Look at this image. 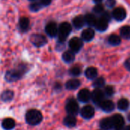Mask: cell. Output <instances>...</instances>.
I'll return each mask as SVG.
<instances>
[{
    "label": "cell",
    "mask_w": 130,
    "mask_h": 130,
    "mask_svg": "<svg viewBox=\"0 0 130 130\" xmlns=\"http://www.w3.org/2000/svg\"><path fill=\"white\" fill-rule=\"evenodd\" d=\"M113 17L117 20V21H123L126 18V10L122 8V7H118L116 8L113 11Z\"/></svg>",
    "instance_id": "cell-10"
},
{
    "label": "cell",
    "mask_w": 130,
    "mask_h": 130,
    "mask_svg": "<svg viewBox=\"0 0 130 130\" xmlns=\"http://www.w3.org/2000/svg\"><path fill=\"white\" fill-rule=\"evenodd\" d=\"M30 1H37V0H30Z\"/></svg>",
    "instance_id": "cell-39"
},
{
    "label": "cell",
    "mask_w": 130,
    "mask_h": 130,
    "mask_svg": "<svg viewBox=\"0 0 130 130\" xmlns=\"http://www.w3.org/2000/svg\"><path fill=\"white\" fill-rule=\"evenodd\" d=\"M14 92L11 90H6V91H4L2 94H1V96H0V98L2 101L4 102H8V101H11L13 100L14 98Z\"/></svg>",
    "instance_id": "cell-20"
},
{
    "label": "cell",
    "mask_w": 130,
    "mask_h": 130,
    "mask_svg": "<svg viewBox=\"0 0 130 130\" xmlns=\"http://www.w3.org/2000/svg\"><path fill=\"white\" fill-rule=\"evenodd\" d=\"M69 46L70 48V50L72 51L74 53H78L82 48V46H83V42L78 37H73V38H72L69 40Z\"/></svg>",
    "instance_id": "cell-6"
},
{
    "label": "cell",
    "mask_w": 130,
    "mask_h": 130,
    "mask_svg": "<svg viewBox=\"0 0 130 130\" xmlns=\"http://www.w3.org/2000/svg\"><path fill=\"white\" fill-rule=\"evenodd\" d=\"M108 41H109V43L113 45V46H118L121 42V39L118 35L112 34V35L110 36V37L108 39Z\"/></svg>",
    "instance_id": "cell-27"
},
{
    "label": "cell",
    "mask_w": 130,
    "mask_h": 130,
    "mask_svg": "<svg viewBox=\"0 0 130 130\" xmlns=\"http://www.w3.org/2000/svg\"><path fill=\"white\" fill-rule=\"evenodd\" d=\"M124 130H130V126H126L125 129H124Z\"/></svg>",
    "instance_id": "cell-38"
},
{
    "label": "cell",
    "mask_w": 130,
    "mask_h": 130,
    "mask_svg": "<svg viewBox=\"0 0 130 130\" xmlns=\"http://www.w3.org/2000/svg\"><path fill=\"white\" fill-rule=\"evenodd\" d=\"M72 31V26L68 22H63L62 23L59 27H58V37L59 40L61 43H63L67 37H69V34Z\"/></svg>",
    "instance_id": "cell-3"
},
{
    "label": "cell",
    "mask_w": 130,
    "mask_h": 130,
    "mask_svg": "<svg viewBox=\"0 0 130 130\" xmlns=\"http://www.w3.org/2000/svg\"><path fill=\"white\" fill-rule=\"evenodd\" d=\"M84 18H85V24H87L89 26H95V24L98 20L96 18V17L92 14H87L84 17Z\"/></svg>",
    "instance_id": "cell-25"
},
{
    "label": "cell",
    "mask_w": 130,
    "mask_h": 130,
    "mask_svg": "<svg viewBox=\"0 0 130 130\" xmlns=\"http://www.w3.org/2000/svg\"><path fill=\"white\" fill-rule=\"evenodd\" d=\"M43 6V5L40 3V2H35L30 5V9L33 11H38Z\"/></svg>",
    "instance_id": "cell-31"
},
{
    "label": "cell",
    "mask_w": 130,
    "mask_h": 130,
    "mask_svg": "<svg viewBox=\"0 0 130 130\" xmlns=\"http://www.w3.org/2000/svg\"><path fill=\"white\" fill-rule=\"evenodd\" d=\"M30 42L36 47H41L46 44L47 40L42 34H33L30 37Z\"/></svg>",
    "instance_id": "cell-5"
},
{
    "label": "cell",
    "mask_w": 130,
    "mask_h": 130,
    "mask_svg": "<svg viewBox=\"0 0 130 130\" xmlns=\"http://www.w3.org/2000/svg\"><path fill=\"white\" fill-rule=\"evenodd\" d=\"M104 84H105L104 79L102 77H101V78H97V79L94 82L93 85H94L97 89H100L101 88H102V87L104 86Z\"/></svg>",
    "instance_id": "cell-30"
},
{
    "label": "cell",
    "mask_w": 130,
    "mask_h": 130,
    "mask_svg": "<svg viewBox=\"0 0 130 130\" xmlns=\"http://www.w3.org/2000/svg\"><path fill=\"white\" fill-rule=\"evenodd\" d=\"M81 85V82L78 79H70L66 83V88L68 90H75Z\"/></svg>",
    "instance_id": "cell-17"
},
{
    "label": "cell",
    "mask_w": 130,
    "mask_h": 130,
    "mask_svg": "<svg viewBox=\"0 0 130 130\" xmlns=\"http://www.w3.org/2000/svg\"><path fill=\"white\" fill-rule=\"evenodd\" d=\"M120 35L125 39H130V26H123L120 29Z\"/></svg>",
    "instance_id": "cell-28"
},
{
    "label": "cell",
    "mask_w": 130,
    "mask_h": 130,
    "mask_svg": "<svg viewBox=\"0 0 130 130\" xmlns=\"http://www.w3.org/2000/svg\"><path fill=\"white\" fill-rule=\"evenodd\" d=\"M104 91H105V94H106L107 96L111 97V96H113V95L114 94L115 90H114V88H113V86L108 85V86H107V87L105 88Z\"/></svg>",
    "instance_id": "cell-33"
},
{
    "label": "cell",
    "mask_w": 130,
    "mask_h": 130,
    "mask_svg": "<svg viewBox=\"0 0 130 130\" xmlns=\"http://www.w3.org/2000/svg\"><path fill=\"white\" fill-rule=\"evenodd\" d=\"M95 113L94 108L91 105H86L81 110V115L85 119H91L94 117Z\"/></svg>",
    "instance_id": "cell-9"
},
{
    "label": "cell",
    "mask_w": 130,
    "mask_h": 130,
    "mask_svg": "<svg viewBox=\"0 0 130 130\" xmlns=\"http://www.w3.org/2000/svg\"><path fill=\"white\" fill-rule=\"evenodd\" d=\"M69 73L72 76H78L82 73V69L78 66H75L72 67L69 70Z\"/></svg>",
    "instance_id": "cell-29"
},
{
    "label": "cell",
    "mask_w": 130,
    "mask_h": 130,
    "mask_svg": "<svg viewBox=\"0 0 130 130\" xmlns=\"http://www.w3.org/2000/svg\"><path fill=\"white\" fill-rule=\"evenodd\" d=\"M63 123L66 126H67L69 128H72V127L75 126V125L77 123V120L75 116L68 115L67 117H65V119L63 120Z\"/></svg>",
    "instance_id": "cell-18"
},
{
    "label": "cell",
    "mask_w": 130,
    "mask_h": 130,
    "mask_svg": "<svg viewBox=\"0 0 130 130\" xmlns=\"http://www.w3.org/2000/svg\"><path fill=\"white\" fill-rule=\"evenodd\" d=\"M100 126L103 130H110L113 128L112 119L109 117L104 118L100 122Z\"/></svg>",
    "instance_id": "cell-19"
},
{
    "label": "cell",
    "mask_w": 130,
    "mask_h": 130,
    "mask_svg": "<svg viewBox=\"0 0 130 130\" xmlns=\"http://www.w3.org/2000/svg\"><path fill=\"white\" fill-rule=\"evenodd\" d=\"M99 105L104 111L107 113L113 111L114 109V104L113 103V101L110 100H104L102 102H101Z\"/></svg>",
    "instance_id": "cell-15"
},
{
    "label": "cell",
    "mask_w": 130,
    "mask_h": 130,
    "mask_svg": "<svg viewBox=\"0 0 130 130\" xmlns=\"http://www.w3.org/2000/svg\"><path fill=\"white\" fill-rule=\"evenodd\" d=\"M104 94L101 89H95L91 94V99L94 103L97 104H100L101 102L104 101Z\"/></svg>",
    "instance_id": "cell-12"
},
{
    "label": "cell",
    "mask_w": 130,
    "mask_h": 130,
    "mask_svg": "<svg viewBox=\"0 0 130 130\" xmlns=\"http://www.w3.org/2000/svg\"><path fill=\"white\" fill-rule=\"evenodd\" d=\"M95 27L99 31H104L108 27V21L102 16L101 18L97 20Z\"/></svg>",
    "instance_id": "cell-13"
},
{
    "label": "cell",
    "mask_w": 130,
    "mask_h": 130,
    "mask_svg": "<svg viewBox=\"0 0 130 130\" xmlns=\"http://www.w3.org/2000/svg\"><path fill=\"white\" fill-rule=\"evenodd\" d=\"M40 2L43 6H46V5H49L50 4L51 0H40Z\"/></svg>",
    "instance_id": "cell-35"
},
{
    "label": "cell",
    "mask_w": 130,
    "mask_h": 130,
    "mask_svg": "<svg viewBox=\"0 0 130 130\" xmlns=\"http://www.w3.org/2000/svg\"><path fill=\"white\" fill-rule=\"evenodd\" d=\"M93 11L96 13V14H101L104 11V7L102 4H98L94 6V8H93Z\"/></svg>",
    "instance_id": "cell-32"
},
{
    "label": "cell",
    "mask_w": 130,
    "mask_h": 130,
    "mask_svg": "<svg viewBox=\"0 0 130 130\" xmlns=\"http://www.w3.org/2000/svg\"><path fill=\"white\" fill-rule=\"evenodd\" d=\"M25 121L30 126L39 125L43 121V114L38 110H29L25 114Z\"/></svg>",
    "instance_id": "cell-2"
},
{
    "label": "cell",
    "mask_w": 130,
    "mask_h": 130,
    "mask_svg": "<svg viewBox=\"0 0 130 130\" xmlns=\"http://www.w3.org/2000/svg\"><path fill=\"white\" fill-rule=\"evenodd\" d=\"M30 21L27 17H21L19 20V27L22 31H26L29 28Z\"/></svg>",
    "instance_id": "cell-23"
},
{
    "label": "cell",
    "mask_w": 130,
    "mask_h": 130,
    "mask_svg": "<svg viewBox=\"0 0 130 130\" xmlns=\"http://www.w3.org/2000/svg\"><path fill=\"white\" fill-rule=\"evenodd\" d=\"M91 93L90 92L89 90L86 88L82 89L78 94V99L81 102H83V103L88 102L91 100Z\"/></svg>",
    "instance_id": "cell-11"
},
{
    "label": "cell",
    "mask_w": 130,
    "mask_h": 130,
    "mask_svg": "<svg viewBox=\"0 0 130 130\" xmlns=\"http://www.w3.org/2000/svg\"><path fill=\"white\" fill-rule=\"evenodd\" d=\"M85 74L88 79H94L98 75V69L94 67H88L85 70Z\"/></svg>",
    "instance_id": "cell-24"
},
{
    "label": "cell",
    "mask_w": 130,
    "mask_h": 130,
    "mask_svg": "<svg viewBox=\"0 0 130 130\" xmlns=\"http://www.w3.org/2000/svg\"><path fill=\"white\" fill-rule=\"evenodd\" d=\"M115 4H116L115 0H107L106 1V5L109 8H113L115 5Z\"/></svg>",
    "instance_id": "cell-34"
},
{
    "label": "cell",
    "mask_w": 130,
    "mask_h": 130,
    "mask_svg": "<svg viewBox=\"0 0 130 130\" xmlns=\"http://www.w3.org/2000/svg\"><path fill=\"white\" fill-rule=\"evenodd\" d=\"M125 67L129 70V71H130V58L129 59H128L126 62H125Z\"/></svg>",
    "instance_id": "cell-36"
},
{
    "label": "cell",
    "mask_w": 130,
    "mask_h": 130,
    "mask_svg": "<svg viewBox=\"0 0 130 130\" xmlns=\"http://www.w3.org/2000/svg\"><path fill=\"white\" fill-rule=\"evenodd\" d=\"M72 24L74 25V27L77 29H80L82 28L85 24V18L82 15H78V16H76L73 20H72Z\"/></svg>",
    "instance_id": "cell-21"
},
{
    "label": "cell",
    "mask_w": 130,
    "mask_h": 130,
    "mask_svg": "<svg viewBox=\"0 0 130 130\" xmlns=\"http://www.w3.org/2000/svg\"><path fill=\"white\" fill-rule=\"evenodd\" d=\"M16 126L15 121L12 118H5L2 122V127L4 130H12Z\"/></svg>",
    "instance_id": "cell-14"
},
{
    "label": "cell",
    "mask_w": 130,
    "mask_h": 130,
    "mask_svg": "<svg viewBox=\"0 0 130 130\" xmlns=\"http://www.w3.org/2000/svg\"><path fill=\"white\" fill-rule=\"evenodd\" d=\"M62 60L66 63L72 62L75 60V53L71 50L64 52L62 54Z\"/></svg>",
    "instance_id": "cell-22"
},
{
    "label": "cell",
    "mask_w": 130,
    "mask_h": 130,
    "mask_svg": "<svg viewBox=\"0 0 130 130\" xmlns=\"http://www.w3.org/2000/svg\"><path fill=\"white\" fill-rule=\"evenodd\" d=\"M66 110L69 113V115L75 116V115L78 114V113L79 112V106H78V102L73 98L69 99L66 102Z\"/></svg>",
    "instance_id": "cell-4"
},
{
    "label": "cell",
    "mask_w": 130,
    "mask_h": 130,
    "mask_svg": "<svg viewBox=\"0 0 130 130\" xmlns=\"http://www.w3.org/2000/svg\"><path fill=\"white\" fill-rule=\"evenodd\" d=\"M27 71L28 68L26 65H19L17 67L7 71L5 75V79L8 82H15L21 79Z\"/></svg>",
    "instance_id": "cell-1"
},
{
    "label": "cell",
    "mask_w": 130,
    "mask_h": 130,
    "mask_svg": "<svg viewBox=\"0 0 130 130\" xmlns=\"http://www.w3.org/2000/svg\"><path fill=\"white\" fill-rule=\"evenodd\" d=\"M112 123H113V127L115 130H123L124 128V118L120 114H115L113 116Z\"/></svg>",
    "instance_id": "cell-7"
},
{
    "label": "cell",
    "mask_w": 130,
    "mask_h": 130,
    "mask_svg": "<svg viewBox=\"0 0 130 130\" xmlns=\"http://www.w3.org/2000/svg\"><path fill=\"white\" fill-rule=\"evenodd\" d=\"M46 33L50 37H54L58 34V27L56 24L53 21L49 22L45 28Z\"/></svg>",
    "instance_id": "cell-8"
},
{
    "label": "cell",
    "mask_w": 130,
    "mask_h": 130,
    "mask_svg": "<svg viewBox=\"0 0 130 130\" xmlns=\"http://www.w3.org/2000/svg\"><path fill=\"white\" fill-rule=\"evenodd\" d=\"M117 107L120 110H126L129 107V101L126 98H122L118 101Z\"/></svg>",
    "instance_id": "cell-26"
},
{
    "label": "cell",
    "mask_w": 130,
    "mask_h": 130,
    "mask_svg": "<svg viewBox=\"0 0 130 130\" xmlns=\"http://www.w3.org/2000/svg\"><path fill=\"white\" fill-rule=\"evenodd\" d=\"M94 30L91 28H87L82 33V38L85 41H91L94 37Z\"/></svg>",
    "instance_id": "cell-16"
},
{
    "label": "cell",
    "mask_w": 130,
    "mask_h": 130,
    "mask_svg": "<svg viewBox=\"0 0 130 130\" xmlns=\"http://www.w3.org/2000/svg\"><path fill=\"white\" fill-rule=\"evenodd\" d=\"M103 0H94V2H97V3H100L101 2H102Z\"/></svg>",
    "instance_id": "cell-37"
}]
</instances>
